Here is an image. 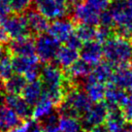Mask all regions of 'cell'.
<instances>
[{
    "instance_id": "cell-1",
    "label": "cell",
    "mask_w": 132,
    "mask_h": 132,
    "mask_svg": "<svg viewBox=\"0 0 132 132\" xmlns=\"http://www.w3.org/2000/svg\"><path fill=\"white\" fill-rule=\"evenodd\" d=\"M39 79L43 85V92L57 107L63 101L66 90L70 86L62 68L56 63L48 62L41 68Z\"/></svg>"
},
{
    "instance_id": "cell-2",
    "label": "cell",
    "mask_w": 132,
    "mask_h": 132,
    "mask_svg": "<svg viewBox=\"0 0 132 132\" xmlns=\"http://www.w3.org/2000/svg\"><path fill=\"white\" fill-rule=\"evenodd\" d=\"M103 57L113 67L132 61V43L130 39L113 34L102 44Z\"/></svg>"
},
{
    "instance_id": "cell-3",
    "label": "cell",
    "mask_w": 132,
    "mask_h": 132,
    "mask_svg": "<svg viewBox=\"0 0 132 132\" xmlns=\"http://www.w3.org/2000/svg\"><path fill=\"white\" fill-rule=\"evenodd\" d=\"M92 101L86 91L77 87L67 88L64 99L58 105V114L80 118L92 105Z\"/></svg>"
},
{
    "instance_id": "cell-4",
    "label": "cell",
    "mask_w": 132,
    "mask_h": 132,
    "mask_svg": "<svg viewBox=\"0 0 132 132\" xmlns=\"http://www.w3.org/2000/svg\"><path fill=\"white\" fill-rule=\"evenodd\" d=\"M60 47V42L52 36L49 32H43L36 35L35 39V54L40 62H53Z\"/></svg>"
},
{
    "instance_id": "cell-5",
    "label": "cell",
    "mask_w": 132,
    "mask_h": 132,
    "mask_svg": "<svg viewBox=\"0 0 132 132\" xmlns=\"http://www.w3.org/2000/svg\"><path fill=\"white\" fill-rule=\"evenodd\" d=\"M0 24L3 25L10 39L13 40L31 35L24 15L18 13H15L13 15L9 14L8 16L0 20Z\"/></svg>"
},
{
    "instance_id": "cell-6",
    "label": "cell",
    "mask_w": 132,
    "mask_h": 132,
    "mask_svg": "<svg viewBox=\"0 0 132 132\" xmlns=\"http://www.w3.org/2000/svg\"><path fill=\"white\" fill-rule=\"evenodd\" d=\"M108 111H109V108L104 100L100 102L92 103L90 107L81 116L82 127L85 128V130L89 131L95 126L103 124L107 118Z\"/></svg>"
},
{
    "instance_id": "cell-7",
    "label": "cell",
    "mask_w": 132,
    "mask_h": 132,
    "mask_svg": "<svg viewBox=\"0 0 132 132\" xmlns=\"http://www.w3.org/2000/svg\"><path fill=\"white\" fill-rule=\"evenodd\" d=\"M35 9L45 16L48 20H56L60 18L66 16L67 10H66L65 2L58 1V0H33Z\"/></svg>"
},
{
    "instance_id": "cell-8",
    "label": "cell",
    "mask_w": 132,
    "mask_h": 132,
    "mask_svg": "<svg viewBox=\"0 0 132 132\" xmlns=\"http://www.w3.org/2000/svg\"><path fill=\"white\" fill-rule=\"evenodd\" d=\"M74 21L70 19H66L65 16L56 19L49 24L47 32H49L60 43H65L66 40L74 33Z\"/></svg>"
},
{
    "instance_id": "cell-9",
    "label": "cell",
    "mask_w": 132,
    "mask_h": 132,
    "mask_svg": "<svg viewBox=\"0 0 132 132\" xmlns=\"http://www.w3.org/2000/svg\"><path fill=\"white\" fill-rule=\"evenodd\" d=\"M3 103L10 107L13 111L16 113L22 120H29L32 115V106H30L21 94H9L4 95Z\"/></svg>"
},
{
    "instance_id": "cell-10",
    "label": "cell",
    "mask_w": 132,
    "mask_h": 132,
    "mask_svg": "<svg viewBox=\"0 0 132 132\" xmlns=\"http://www.w3.org/2000/svg\"><path fill=\"white\" fill-rule=\"evenodd\" d=\"M110 82L124 90H132V64L114 67Z\"/></svg>"
},
{
    "instance_id": "cell-11",
    "label": "cell",
    "mask_w": 132,
    "mask_h": 132,
    "mask_svg": "<svg viewBox=\"0 0 132 132\" xmlns=\"http://www.w3.org/2000/svg\"><path fill=\"white\" fill-rule=\"evenodd\" d=\"M79 52H80V57L91 66L97 64L103 58L102 44L96 40L85 43Z\"/></svg>"
},
{
    "instance_id": "cell-12",
    "label": "cell",
    "mask_w": 132,
    "mask_h": 132,
    "mask_svg": "<svg viewBox=\"0 0 132 132\" xmlns=\"http://www.w3.org/2000/svg\"><path fill=\"white\" fill-rule=\"evenodd\" d=\"M14 72L24 76L30 71L40 68V60L36 54L32 55H14L12 57Z\"/></svg>"
},
{
    "instance_id": "cell-13",
    "label": "cell",
    "mask_w": 132,
    "mask_h": 132,
    "mask_svg": "<svg viewBox=\"0 0 132 132\" xmlns=\"http://www.w3.org/2000/svg\"><path fill=\"white\" fill-rule=\"evenodd\" d=\"M25 19L28 25L30 33L38 35L40 33L46 32L49 27V20L43 16L41 13L38 12L36 9H28L25 11Z\"/></svg>"
},
{
    "instance_id": "cell-14",
    "label": "cell",
    "mask_w": 132,
    "mask_h": 132,
    "mask_svg": "<svg viewBox=\"0 0 132 132\" xmlns=\"http://www.w3.org/2000/svg\"><path fill=\"white\" fill-rule=\"evenodd\" d=\"M73 21L75 23H86L90 25H98L99 13L91 9L86 3L82 2L77 6L72 13Z\"/></svg>"
},
{
    "instance_id": "cell-15",
    "label": "cell",
    "mask_w": 132,
    "mask_h": 132,
    "mask_svg": "<svg viewBox=\"0 0 132 132\" xmlns=\"http://www.w3.org/2000/svg\"><path fill=\"white\" fill-rule=\"evenodd\" d=\"M105 88H106V84L97 81L90 74L86 79H84V90L86 91L87 96L90 98L93 103L103 101Z\"/></svg>"
},
{
    "instance_id": "cell-16",
    "label": "cell",
    "mask_w": 132,
    "mask_h": 132,
    "mask_svg": "<svg viewBox=\"0 0 132 132\" xmlns=\"http://www.w3.org/2000/svg\"><path fill=\"white\" fill-rule=\"evenodd\" d=\"M9 51L13 55H32L35 54V40L31 35L15 39L11 42Z\"/></svg>"
},
{
    "instance_id": "cell-17",
    "label": "cell",
    "mask_w": 132,
    "mask_h": 132,
    "mask_svg": "<svg viewBox=\"0 0 132 132\" xmlns=\"http://www.w3.org/2000/svg\"><path fill=\"white\" fill-rule=\"evenodd\" d=\"M78 58H80V52L69 46H60L55 55V63L62 69L70 67Z\"/></svg>"
},
{
    "instance_id": "cell-18",
    "label": "cell",
    "mask_w": 132,
    "mask_h": 132,
    "mask_svg": "<svg viewBox=\"0 0 132 132\" xmlns=\"http://www.w3.org/2000/svg\"><path fill=\"white\" fill-rule=\"evenodd\" d=\"M21 120L16 112L7 105L0 106V132H10Z\"/></svg>"
},
{
    "instance_id": "cell-19",
    "label": "cell",
    "mask_w": 132,
    "mask_h": 132,
    "mask_svg": "<svg viewBox=\"0 0 132 132\" xmlns=\"http://www.w3.org/2000/svg\"><path fill=\"white\" fill-rule=\"evenodd\" d=\"M126 92L124 89L117 87L116 85L108 82L106 84L104 100L109 108L111 107H120L123 103L124 99L126 97Z\"/></svg>"
},
{
    "instance_id": "cell-20",
    "label": "cell",
    "mask_w": 132,
    "mask_h": 132,
    "mask_svg": "<svg viewBox=\"0 0 132 132\" xmlns=\"http://www.w3.org/2000/svg\"><path fill=\"white\" fill-rule=\"evenodd\" d=\"M54 107L55 105L52 101V99L43 92L41 98L38 100L34 106H32L31 118L33 119V120L40 121L47 116L51 115L53 112H54Z\"/></svg>"
},
{
    "instance_id": "cell-21",
    "label": "cell",
    "mask_w": 132,
    "mask_h": 132,
    "mask_svg": "<svg viewBox=\"0 0 132 132\" xmlns=\"http://www.w3.org/2000/svg\"><path fill=\"white\" fill-rule=\"evenodd\" d=\"M125 121L126 120L124 119L120 107H111L109 108L104 124L109 132H120L121 129L125 126Z\"/></svg>"
},
{
    "instance_id": "cell-22",
    "label": "cell",
    "mask_w": 132,
    "mask_h": 132,
    "mask_svg": "<svg viewBox=\"0 0 132 132\" xmlns=\"http://www.w3.org/2000/svg\"><path fill=\"white\" fill-rule=\"evenodd\" d=\"M92 66L87 62L78 58L76 61L67 69H65V75L68 80H84L90 74Z\"/></svg>"
},
{
    "instance_id": "cell-23",
    "label": "cell",
    "mask_w": 132,
    "mask_h": 132,
    "mask_svg": "<svg viewBox=\"0 0 132 132\" xmlns=\"http://www.w3.org/2000/svg\"><path fill=\"white\" fill-rule=\"evenodd\" d=\"M42 94H43V85L40 79L26 82L21 93L23 99L30 106H34L38 100L41 98Z\"/></svg>"
},
{
    "instance_id": "cell-24",
    "label": "cell",
    "mask_w": 132,
    "mask_h": 132,
    "mask_svg": "<svg viewBox=\"0 0 132 132\" xmlns=\"http://www.w3.org/2000/svg\"><path fill=\"white\" fill-rule=\"evenodd\" d=\"M113 70H114V67L109 62H107L106 60L105 61L101 60L97 64L92 66V70L90 72V75L99 82L107 84L111 80Z\"/></svg>"
},
{
    "instance_id": "cell-25",
    "label": "cell",
    "mask_w": 132,
    "mask_h": 132,
    "mask_svg": "<svg viewBox=\"0 0 132 132\" xmlns=\"http://www.w3.org/2000/svg\"><path fill=\"white\" fill-rule=\"evenodd\" d=\"M27 81L22 75L14 74L4 82V89L9 94H21Z\"/></svg>"
},
{
    "instance_id": "cell-26",
    "label": "cell",
    "mask_w": 132,
    "mask_h": 132,
    "mask_svg": "<svg viewBox=\"0 0 132 132\" xmlns=\"http://www.w3.org/2000/svg\"><path fill=\"white\" fill-rule=\"evenodd\" d=\"M59 127L60 132H80L82 129L79 118L64 115H59Z\"/></svg>"
},
{
    "instance_id": "cell-27",
    "label": "cell",
    "mask_w": 132,
    "mask_h": 132,
    "mask_svg": "<svg viewBox=\"0 0 132 132\" xmlns=\"http://www.w3.org/2000/svg\"><path fill=\"white\" fill-rule=\"evenodd\" d=\"M74 33L85 44L87 42L95 40L96 26L95 25L86 24V23H77V25H75Z\"/></svg>"
},
{
    "instance_id": "cell-28",
    "label": "cell",
    "mask_w": 132,
    "mask_h": 132,
    "mask_svg": "<svg viewBox=\"0 0 132 132\" xmlns=\"http://www.w3.org/2000/svg\"><path fill=\"white\" fill-rule=\"evenodd\" d=\"M39 126L42 132H60L59 127V114L53 112L51 115L47 116L40 120Z\"/></svg>"
},
{
    "instance_id": "cell-29",
    "label": "cell",
    "mask_w": 132,
    "mask_h": 132,
    "mask_svg": "<svg viewBox=\"0 0 132 132\" xmlns=\"http://www.w3.org/2000/svg\"><path fill=\"white\" fill-rule=\"evenodd\" d=\"M14 68L12 63V56L10 51L0 59V79L5 82L14 74Z\"/></svg>"
},
{
    "instance_id": "cell-30",
    "label": "cell",
    "mask_w": 132,
    "mask_h": 132,
    "mask_svg": "<svg viewBox=\"0 0 132 132\" xmlns=\"http://www.w3.org/2000/svg\"><path fill=\"white\" fill-rule=\"evenodd\" d=\"M33 0H10L11 12L21 14L30 8Z\"/></svg>"
},
{
    "instance_id": "cell-31",
    "label": "cell",
    "mask_w": 132,
    "mask_h": 132,
    "mask_svg": "<svg viewBox=\"0 0 132 132\" xmlns=\"http://www.w3.org/2000/svg\"><path fill=\"white\" fill-rule=\"evenodd\" d=\"M82 2L100 14L101 12L109 9L112 0H82Z\"/></svg>"
},
{
    "instance_id": "cell-32",
    "label": "cell",
    "mask_w": 132,
    "mask_h": 132,
    "mask_svg": "<svg viewBox=\"0 0 132 132\" xmlns=\"http://www.w3.org/2000/svg\"><path fill=\"white\" fill-rule=\"evenodd\" d=\"M121 112L124 116V119L127 121L132 120V92L130 94H127L124 99L123 103L120 106Z\"/></svg>"
},
{
    "instance_id": "cell-33",
    "label": "cell",
    "mask_w": 132,
    "mask_h": 132,
    "mask_svg": "<svg viewBox=\"0 0 132 132\" xmlns=\"http://www.w3.org/2000/svg\"><path fill=\"white\" fill-rule=\"evenodd\" d=\"M98 25L104 26V27H108V28H114L115 27L113 16H112L109 10H105V11L99 14Z\"/></svg>"
},
{
    "instance_id": "cell-34",
    "label": "cell",
    "mask_w": 132,
    "mask_h": 132,
    "mask_svg": "<svg viewBox=\"0 0 132 132\" xmlns=\"http://www.w3.org/2000/svg\"><path fill=\"white\" fill-rule=\"evenodd\" d=\"M33 122H34L33 120H21V122L18 124L15 128H13L10 132H29Z\"/></svg>"
},
{
    "instance_id": "cell-35",
    "label": "cell",
    "mask_w": 132,
    "mask_h": 132,
    "mask_svg": "<svg viewBox=\"0 0 132 132\" xmlns=\"http://www.w3.org/2000/svg\"><path fill=\"white\" fill-rule=\"evenodd\" d=\"M65 44L67 46L71 47V48H73V49L78 50V51H80V49L82 48V46L84 45V43L81 41V39H80L75 33H73L70 37L66 40Z\"/></svg>"
},
{
    "instance_id": "cell-36",
    "label": "cell",
    "mask_w": 132,
    "mask_h": 132,
    "mask_svg": "<svg viewBox=\"0 0 132 132\" xmlns=\"http://www.w3.org/2000/svg\"><path fill=\"white\" fill-rule=\"evenodd\" d=\"M11 13L10 0H0V20L8 16Z\"/></svg>"
},
{
    "instance_id": "cell-37",
    "label": "cell",
    "mask_w": 132,
    "mask_h": 132,
    "mask_svg": "<svg viewBox=\"0 0 132 132\" xmlns=\"http://www.w3.org/2000/svg\"><path fill=\"white\" fill-rule=\"evenodd\" d=\"M82 2V0H65V6L67 14H72L75 8Z\"/></svg>"
},
{
    "instance_id": "cell-38",
    "label": "cell",
    "mask_w": 132,
    "mask_h": 132,
    "mask_svg": "<svg viewBox=\"0 0 132 132\" xmlns=\"http://www.w3.org/2000/svg\"><path fill=\"white\" fill-rule=\"evenodd\" d=\"M9 41H10V37L8 33L3 27V25L0 24V45H6L8 44Z\"/></svg>"
},
{
    "instance_id": "cell-39",
    "label": "cell",
    "mask_w": 132,
    "mask_h": 132,
    "mask_svg": "<svg viewBox=\"0 0 132 132\" xmlns=\"http://www.w3.org/2000/svg\"><path fill=\"white\" fill-rule=\"evenodd\" d=\"M89 132H109V130L107 129V127L105 126V124H100V125H97L93 127L92 129L89 130Z\"/></svg>"
},
{
    "instance_id": "cell-40",
    "label": "cell",
    "mask_w": 132,
    "mask_h": 132,
    "mask_svg": "<svg viewBox=\"0 0 132 132\" xmlns=\"http://www.w3.org/2000/svg\"><path fill=\"white\" fill-rule=\"evenodd\" d=\"M29 132H42V130L38 124H36L35 122H33L32 126H31V128H30Z\"/></svg>"
},
{
    "instance_id": "cell-41",
    "label": "cell",
    "mask_w": 132,
    "mask_h": 132,
    "mask_svg": "<svg viewBox=\"0 0 132 132\" xmlns=\"http://www.w3.org/2000/svg\"><path fill=\"white\" fill-rule=\"evenodd\" d=\"M8 52H9L8 49H6L4 47V45H0V59L3 57Z\"/></svg>"
},
{
    "instance_id": "cell-42",
    "label": "cell",
    "mask_w": 132,
    "mask_h": 132,
    "mask_svg": "<svg viewBox=\"0 0 132 132\" xmlns=\"http://www.w3.org/2000/svg\"><path fill=\"white\" fill-rule=\"evenodd\" d=\"M120 132H132V130H131V128H130V126H124V127L121 129Z\"/></svg>"
},
{
    "instance_id": "cell-43",
    "label": "cell",
    "mask_w": 132,
    "mask_h": 132,
    "mask_svg": "<svg viewBox=\"0 0 132 132\" xmlns=\"http://www.w3.org/2000/svg\"><path fill=\"white\" fill-rule=\"evenodd\" d=\"M4 89V82L0 79V91H2Z\"/></svg>"
},
{
    "instance_id": "cell-44",
    "label": "cell",
    "mask_w": 132,
    "mask_h": 132,
    "mask_svg": "<svg viewBox=\"0 0 132 132\" xmlns=\"http://www.w3.org/2000/svg\"><path fill=\"white\" fill-rule=\"evenodd\" d=\"M80 132H89V131H88V130H82V129Z\"/></svg>"
},
{
    "instance_id": "cell-45",
    "label": "cell",
    "mask_w": 132,
    "mask_h": 132,
    "mask_svg": "<svg viewBox=\"0 0 132 132\" xmlns=\"http://www.w3.org/2000/svg\"><path fill=\"white\" fill-rule=\"evenodd\" d=\"M130 122H131V125H130V128H131V130H132V120H131V121H130Z\"/></svg>"
},
{
    "instance_id": "cell-46",
    "label": "cell",
    "mask_w": 132,
    "mask_h": 132,
    "mask_svg": "<svg viewBox=\"0 0 132 132\" xmlns=\"http://www.w3.org/2000/svg\"><path fill=\"white\" fill-rule=\"evenodd\" d=\"M130 41H131V43H132V36L130 37Z\"/></svg>"
},
{
    "instance_id": "cell-47",
    "label": "cell",
    "mask_w": 132,
    "mask_h": 132,
    "mask_svg": "<svg viewBox=\"0 0 132 132\" xmlns=\"http://www.w3.org/2000/svg\"><path fill=\"white\" fill-rule=\"evenodd\" d=\"M131 91H132V90H131Z\"/></svg>"
}]
</instances>
